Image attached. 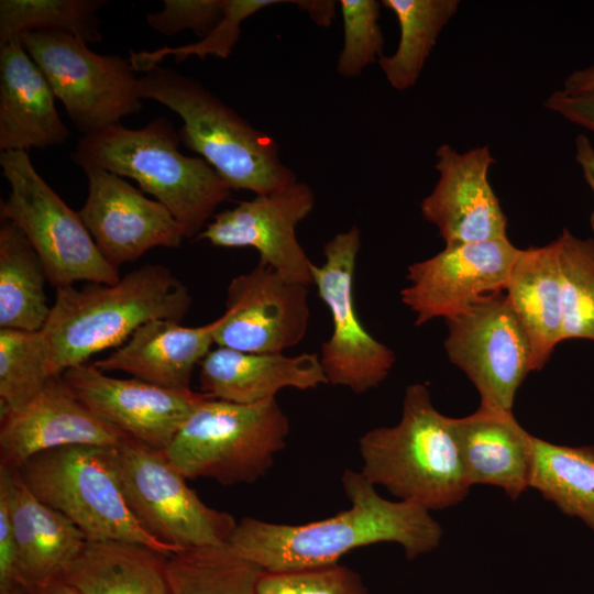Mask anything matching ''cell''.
Masks as SVG:
<instances>
[{
  "label": "cell",
  "instance_id": "6da1fadb",
  "mask_svg": "<svg viewBox=\"0 0 594 594\" xmlns=\"http://www.w3.org/2000/svg\"><path fill=\"white\" fill-rule=\"evenodd\" d=\"M350 508L304 525L241 519L229 548L265 572H289L338 563L351 550L378 542L403 547L408 560L435 550L442 528L426 508L382 497L361 472L345 470Z\"/></svg>",
  "mask_w": 594,
  "mask_h": 594
},
{
  "label": "cell",
  "instance_id": "7a4b0ae2",
  "mask_svg": "<svg viewBox=\"0 0 594 594\" xmlns=\"http://www.w3.org/2000/svg\"><path fill=\"white\" fill-rule=\"evenodd\" d=\"M190 306L188 288L161 264L143 265L111 285L56 288L40 330L48 374L61 376L97 353L119 348L150 320L180 321Z\"/></svg>",
  "mask_w": 594,
  "mask_h": 594
},
{
  "label": "cell",
  "instance_id": "3957f363",
  "mask_svg": "<svg viewBox=\"0 0 594 594\" xmlns=\"http://www.w3.org/2000/svg\"><path fill=\"white\" fill-rule=\"evenodd\" d=\"M178 131L166 117L141 129L116 124L84 135L72 154L84 170L101 168L135 180L173 215L185 238H196L232 189L201 157L180 153Z\"/></svg>",
  "mask_w": 594,
  "mask_h": 594
},
{
  "label": "cell",
  "instance_id": "277c9868",
  "mask_svg": "<svg viewBox=\"0 0 594 594\" xmlns=\"http://www.w3.org/2000/svg\"><path fill=\"white\" fill-rule=\"evenodd\" d=\"M141 99H152L184 121L180 142L198 153L232 190L265 195L298 182L279 146L206 89L174 69L155 66L139 77Z\"/></svg>",
  "mask_w": 594,
  "mask_h": 594
},
{
  "label": "cell",
  "instance_id": "5b68a950",
  "mask_svg": "<svg viewBox=\"0 0 594 594\" xmlns=\"http://www.w3.org/2000/svg\"><path fill=\"white\" fill-rule=\"evenodd\" d=\"M422 383L407 386L402 417L359 440L361 473L399 501L427 510H442L462 502L469 484L449 422Z\"/></svg>",
  "mask_w": 594,
  "mask_h": 594
},
{
  "label": "cell",
  "instance_id": "8992f818",
  "mask_svg": "<svg viewBox=\"0 0 594 594\" xmlns=\"http://www.w3.org/2000/svg\"><path fill=\"white\" fill-rule=\"evenodd\" d=\"M288 433V417L276 398L245 405L208 397L163 451L187 480L251 484L273 465Z\"/></svg>",
  "mask_w": 594,
  "mask_h": 594
},
{
  "label": "cell",
  "instance_id": "52a82bcc",
  "mask_svg": "<svg viewBox=\"0 0 594 594\" xmlns=\"http://www.w3.org/2000/svg\"><path fill=\"white\" fill-rule=\"evenodd\" d=\"M111 448H56L34 455L18 471L36 497L72 520L88 540L138 543L164 556L178 552L147 534L132 515Z\"/></svg>",
  "mask_w": 594,
  "mask_h": 594
},
{
  "label": "cell",
  "instance_id": "ba28073f",
  "mask_svg": "<svg viewBox=\"0 0 594 594\" xmlns=\"http://www.w3.org/2000/svg\"><path fill=\"white\" fill-rule=\"evenodd\" d=\"M0 166L10 185L8 199L1 200V220L23 232L53 287L119 282V268L103 257L79 212L38 175L26 152H1Z\"/></svg>",
  "mask_w": 594,
  "mask_h": 594
},
{
  "label": "cell",
  "instance_id": "9c48e42d",
  "mask_svg": "<svg viewBox=\"0 0 594 594\" xmlns=\"http://www.w3.org/2000/svg\"><path fill=\"white\" fill-rule=\"evenodd\" d=\"M111 460L129 509L152 537L176 551L228 544L235 519L207 506L163 450L127 437Z\"/></svg>",
  "mask_w": 594,
  "mask_h": 594
},
{
  "label": "cell",
  "instance_id": "30bf717a",
  "mask_svg": "<svg viewBox=\"0 0 594 594\" xmlns=\"http://www.w3.org/2000/svg\"><path fill=\"white\" fill-rule=\"evenodd\" d=\"M19 37L84 135L141 110L139 78L129 58L97 54L61 31L26 32Z\"/></svg>",
  "mask_w": 594,
  "mask_h": 594
},
{
  "label": "cell",
  "instance_id": "8fae6325",
  "mask_svg": "<svg viewBox=\"0 0 594 594\" xmlns=\"http://www.w3.org/2000/svg\"><path fill=\"white\" fill-rule=\"evenodd\" d=\"M361 232L356 226L323 245L324 262L312 266V285L331 316V334L321 345L320 362L328 383L356 394L378 386L393 369L394 351L362 324L353 283Z\"/></svg>",
  "mask_w": 594,
  "mask_h": 594
},
{
  "label": "cell",
  "instance_id": "7c38bea8",
  "mask_svg": "<svg viewBox=\"0 0 594 594\" xmlns=\"http://www.w3.org/2000/svg\"><path fill=\"white\" fill-rule=\"evenodd\" d=\"M444 350L477 389L481 404L512 410L532 370L529 339L504 292L446 319Z\"/></svg>",
  "mask_w": 594,
  "mask_h": 594
},
{
  "label": "cell",
  "instance_id": "4fadbf2b",
  "mask_svg": "<svg viewBox=\"0 0 594 594\" xmlns=\"http://www.w3.org/2000/svg\"><path fill=\"white\" fill-rule=\"evenodd\" d=\"M315 200L314 190L301 182L255 195L216 213L195 240L220 248H253L260 264L309 287L314 263L300 245L296 228L311 212Z\"/></svg>",
  "mask_w": 594,
  "mask_h": 594
},
{
  "label": "cell",
  "instance_id": "5bb4252c",
  "mask_svg": "<svg viewBox=\"0 0 594 594\" xmlns=\"http://www.w3.org/2000/svg\"><path fill=\"white\" fill-rule=\"evenodd\" d=\"M517 252L507 237L446 244L408 266L409 285L400 290V299L416 315V326L450 318L486 295L504 292Z\"/></svg>",
  "mask_w": 594,
  "mask_h": 594
},
{
  "label": "cell",
  "instance_id": "9a60e30c",
  "mask_svg": "<svg viewBox=\"0 0 594 594\" xmlns=\"http://www.w3.org/2000/svg\"><path fill=\"white\" fill-rule=\"evenodd\" d=\"M308 286L263 264L231 279L215 344L250 353H283L306 336Z\"/></svg>",
  "mask_w": 594,
  "mask_h": 594
},
{
  "label": "cell",
  "instance_id": "2e32d148",
  "mask_svg": "<svg viewBox=\"0 0 594 594\" xmlns=\"http://www.w3.org/2000/svg\"><path fill=\"white\" fill-rule=\"evenodd\" d=\"M63 380L100 419L128 437L165 450L193 410L209 396L107 375L94 364L65 371Z\"/></svg>",
  "mask_w": 594,
  "mask_h": 594
},
{
  "label": "cell",
  "instance_id": "e0dca14e",
  "mask_svg": "<svg viewBox=\"0 0 594 594\" xmlns=\"http://www.w3.org/2000/svg\"><path fill=\"white\" fill-rule=\"evenodd\" d=\"M88 195L79 216L103 257L119 268L153 248H179L184 231L155 199L113 173L84 170Z\"/></svg>",
  "mask_w": 594,
  "mask_h": 594
},
{
  "label": "cell",
  "instance_id": "ac0fdd59",
  "mask_svg": "<svg viewBox=\"0 0 594 594\" xmlns=\"http://www.w3.org/2000/svg\"><path fill=\"white\" fill-rule=\"evenodd\" d=\"M128 436L96 416L53 376L25 403L0 413V466L19 470L42 452L68 446L116 447Z\"/></svg>",
  "mask_w": 594,
  "mask_h": 594
},
{
  "label": "cell",
  "instance_id": "d6986e66",
  "mask_svg": "<svg viewBox=\"0 0 594 594\" xmlns=\"http://www.w3.org/2000/svg\"><path fill=\"white\" fill-rule=\"evenodd\" d=\"M436 158L439 178L420 202V211L437 227L446 244L506 238L507 218L487 177L496 162L490 147L461 153L442 144Z\"/></svg>",
  "mask_w": 594,
  "mask_h": 594
},
{
  "label": "cell",
  "instance_id": "ffe728a7",
  "mask_svg": "<svg viewBox=\"0 0 594 594\" xmlns=\"http://www.w3.org/2000/svg\"><path fill=\"white\" fill-rule=\"evenodd\" d=\"M0 497L18 547L23 591L62 578L88 541L85 534L36 497L18 470L0 466Z\"/></svg>",
  "mask_w": 594,
  "mask_h": 594
},
{
  "label": "cell",
  "instance_id": "44dd1931",
  "mask_svg": "<svg viewBox=\"0 0 594 594\" xmlns=\"http://www.w3.org/2000/svg\"><path fill=\"white\" fill-rule=\"evenodd\" d=\"M469 484L502 488L516 501L529 488L531 437L512 410L480 404L465 417L449 419Z\"/></svg>",
  "mask_w": 594,
  "mask_h": 594
},
{
  "label": "cell",
  "instance_id": "7402d4cb",
  "mask_svg": "<svg viewBox=\"0 0 594 594\" xmlns=\"http://www.w3.org/2000/svg\"><path fill=\"white\" fill-rule=\"evenodd\" d=\"M221 320L220 316L198 327L172 319L150 320L94 365L105 373L122 372L161 387L190 389L194 370L215 344Z\"/></svg>",
  "mask_w": 594,
  "mask_h": 594
},
{
  "label": "cell",
  "instance_id": "603a6c76",
  "mask_svg": "<svg viewBox=\"0 0 594 594\" xmlns=\"http://www.w3.org/2000/svg\"><path fill=\"white\" fill-rule=\"evenodd\" d=\"M54 92L20 37L0 46V150L26 152L63 144L70 131Z\"/></svg>",
  "mask_w": 594,
  "mask_h": 594
},
{
  "label": "cell",
  "instance_id": "cb8c5ba5",
  "mask_svg": "<svg viewBox=\"0 0 594 594\" xmlns=\"http://www.w3.org/2000/svg\"><path fill=\"white\" fill-rule=\"evenodd\" d=\"M200 392L210 398L256 404L286 387L300 391L328 384L319 354L250 353L217 346L199 364Z\"/></svg>",
  "mask_w": 594,
  "mask_h": 594
},
{
  "label": "cell",
  "instance_id": "d4e9b609",
  "mask_svg": "<svg viewBox=\"0 0 594 594\" xmlns=\"http://www.w3.org/2000/svg\"><path fill=\"white\" fill-rule=\"evenodd\" d=\"M504 293L531 346L540 371L562 341V284L556 241L518 249Z\"/></svg>",
  "mask_w": 594,
  "mask_h": 594
},
{
  "label": "cell",
  "instance_id": "484cf974",
  "mask_svg": "<svg viewBox=\"0 0 594 594\" xmlns=\"http://www.w3.org/2000/svg\"><path fill=\"white\" fill-rule=\"evenodd\" d=\"M167 557L138 543L88 540L62 578L80 594H170Z\"/></svg>",
  "mask_w": 594,
  "mask_h": 594
},
{
  "label": "cell",
  "instance_id": "4316f807",
  "mask_svg": "<svg viewBox=\"0 0 594 594\" xmlns=\"http://www.w3.org/2000/svg\"><path fill=\"white\" fill-rule=\"evenodd\" d=\"M47 275L37 253L12 222L0 227V329L40 331L52 305L45 295Z\"/></svg>",
  "mask_w": 594,
  "mask_h": 594
},
{
  "label": "cell",
  "instance_id": "83f0119b",
  "mask_svg": "<svg viewBox=\"0 0 594 594\" xmlns=\"http://www.w3.org/2000/svg\"><path fill=\"white\" fill-rule=\"evenodd\" d=\"M529 487L594 531V446H561L532 436Z\"/></svg>",
  "mask_w": 594,
  "mask_h": 594
},
{
  "label": "cell",
  "instance_id": "f1b7e54d",
  "mask_svg": "<svg viewBox=\"0 0 594 594\" xmlns=\"http://www.w3.org/2000/svg\"><path fill=\"white\" fill-rule=\"evenodd\" d=\"M397 18L399 42L389 56H382L378 65L389 85L404 91L418 81L426 61L437 40L458 12L459 0H383Z\"/></svg>",
  "mask_w": 594,
  "mask_h": 594
},
{
  "label": "cell",
  "instance_id": "f546056e",
  "mask_svg": "<svg viewBox=\"0 0 594 594\" xmlns=\"http://www.w3.org/2000/svg\"><path fill=\"white\" fill-rule=\"evenodd\" d=\"M166 572L170 594H256L264 571L223 544L173 553Z\"/></svg>",
  "mask_w": 594,
  "mask_h": 594
},
{
  "label": "cell",
  "instance_id": "4dcf8cb0",
  "mask_svg": "<svg viewBox=\"0 0 594 594\" xmlns=\"http://www.w3.org/2000/svg\"><path fill=\"white\" fill-rule=\"evenodd\" d=\"M105 0H1L0 46L26 32L61 31L87 43L102 41L97 11Z\"/></svg>",
  "mask_w": 594,
  "mask_h": 594
},
{
  "label": "cell",
  "instance_id": "1f68e13d",
  "mask_svg": "<svg viewBox=\"0 0 594 594\" xmlns=\"http://www.w3.org/2000/svg\"><path fill=\"white\" fill-rule=\"evenodd\" d=\"M554 241L562 284V341H594V240L563 229Z\"/></svg>",
  "mask_w": 594,
  "mask_h": 594
},
{
  "label": "cell",
  "instance_id": "d6a6232c",
  "mask_svg": "<svg viewBox=\"0 0 594 594\" xmlns=\"http://www.w3.org/2000/svg\"><path fill=\"white\" fill-rule=\"evenodd\" d=\"M50 378L40 331L0 329V413L32 398Z\"/></svg>",
  "mask_w": 594,
  "mask_h": 594
},
{
  "label": "cell",
  "instance_id": "836d02e7",
  "mask_svg": "<svg viewBox=\"0 0 594 594\" xmlns=\"http://www.w3.org/2000/svg\"><path fill=\"white\" fill-rule=\"evenodd\" d=\"M223 16L218 25L198 42L177 47L164 46L155 51H130V63L133 69L145 73L163 58L172 55L180 63L191 55L206 58L212 55L222 59L229 57L241 34V23L260 10L273 4L284 3L280 0H221Z\"/></svg>",
  "mask_w": 594,
  "mask_h": 594
},
{
  "label": "cell",
  "instance_id": "e575fe53",
  "mask_svg": "<svg viewBox=\"0 0 594 594\" xmlns=\"http://www.w3.org/2000/svg\"><path fill=\"white\" fill-rule=\"evenodd\" d=\"M380 1L340 0L344 42L337 72L341 77L353 78L383 56L384 36L378 23Z\"/></svg>",
  "mask_w": 594,
  "mask_h": 594
},
{
  "label": "cell",
  "instance_id": "d590c367",
  "mask_svg": "<svg viewBox=\"0 0 594 594\" xmlns=\"http://www.w3.org/2000/svg\"><path fill=\"white\" fill-rule=\"evenodd\" d=\"M256 594H370L361 575L339 563L289 572H263Z\"/></svg>",
  "mask_w": 594,
  "mask_h": 594
},
{
  "label": "cell",
  "instance_id": "8d00e7d4",
  "mask_svg": "<svg viewBox=\"0 0 594 594\" xmlns=\"http://www.w3.org/2000/svg\"><path fill=\"white\" fill-rule=\"evenodd\" d=\"M163 3V10L148 13L145 19L153 30L166 36L191 30L202 38L223 16L221 0H164Z\"/></svg>",
  "mask_w": 594,
  "mask_h": 594
},
{
  "label": "cell",
  "instance_id": "74e56055",
  "mask_svg": "<svg viewBox=\"0 0 594 594\" xmlns=\"http://www.w3.org/2000/svg\"><path fill=\"white\" fill-rule=\"evenodd\" d=\"M22 591L18 547L6 502L0 497V594Z\"/></svg>",
  "mask_w": 594,
  "mask_h": 594
},
{
  "label": "cell",
  "instance_id": "f35d334b",
  "mask_svg": "<svg viewBox=\"0 0 594 594\" xmlns=\"http://www.w3.org/2000/svg\"><path fill=\"white\" fill-rule=\"evenodd\" d=\"M543 106L565 120L594 131V92L566 94L554 90Z\"/></svg>",
  "mask_w": 594,
  "mask_h": 594
},
{
  "label": "cell",
  "instance_id": "ab89813d",
  "mask_svg": "<svg viewBox=\"0 0 594 594\" xmlns=\"http://www.w3.org/2000/svg\"><path fill=\"white\" fill-rule=\"evenodd\" d=\"M575 161L594 194V146L585 134H579L575 139ZM590 226L594 232V210L590 217Z\"/></svg>",
  "mask_w": 594,
  "mask_h": 594
},
{
  "label": "cell",
  "instance_id": "60d3db41",
  "mask_svg": "<svg viewBox=\"0 0 594 594\" xmlns=\"http://www.w3.org/2000/svg\"><path fill=\"white\" fill-rule=\"evenodd\" d=\"M308 14L319 26H329L336 18V1L330 0H295L290 1Z\"/></svg>",
  "mask_w": 594,
  "mask_h": 594
},
{
  "label": "cell",
  "instance_id": "b9f144b4",
  "mask_svg": "<svg viewBox=\"0 0 594 594\" xmlns=\"http://www.w3.org/2000/svg\"><path fill=\"white\" fill-rule=\"evenodd\" d=\"M561 90L566 94L594 92V65L568 75Z\"/></svg>",
  "mask_w": 594,
  "mask_h": 594
},
{
  "label": "cell",
  "instance_id": "7bdbcfd3",
  "mask_svg": "<svg viewBox=\"0 0 594 594\" xmlns=\"http://www.w3.org/2000/svg\"><path fill=\"white\" fill-rule=\"evenodd\" d=\"M20 594H80L63 578L25 588Z\"/></svg>",
  "mask_w": 594,
  "mask_h": 594
}]
</instances>
